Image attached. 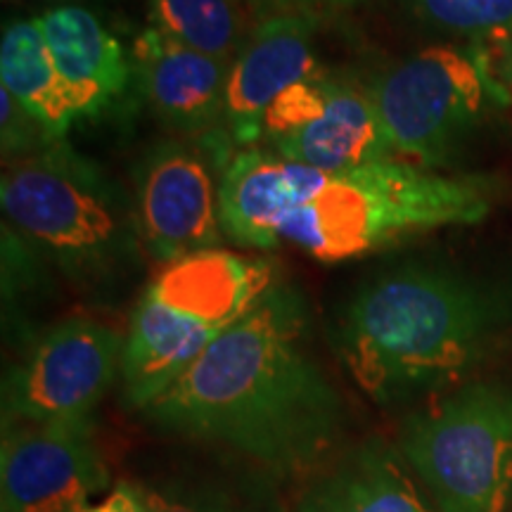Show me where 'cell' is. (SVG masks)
<instances>
[{"label":"cell","instance_id":"6da1fadb","mask_svg":"<svg viewBox=\"0 0 512 512\" xmlns=\"http://www.w3.org/2000/svg\"><path fill=\"white\" fill-rule=\"evenodd\" d=\"M143 415L174 432L256 460L278 475L320 465L344 408L309 342V306L278 283L178 375Z\"/></svg>","mask_w":512,"mask_h":512},{"label":"cell","instance_id":"7a4b0ae2","mask_svg":"<svg viewBox=\"0 0 512 512\" xmlns=\"http://www.w3.org/2000/svg\"><path fill=\"white\" fill-rule=\"evenodd\" d=\"M503 299L456 271L411 264L356 290L337 354L368 399L392 406L458 384L484 361Z\"/></svg>","mask_w":512,"mask_h":512},{"label":"cell","instance_id":"3957f363","mask_svg":"<svg viewBox=\"0 0 512 512\" xmlns=\"http://www.w3.org/2000/svg\"><path fill=\"white\" fill-rule=\"evenodd\" d=\"M494 200L486 176L437 174L396 157L344 171L304 166L302 195L278 235L280 245L339 264L413 235L475 226L491 214Z\"/></svg>","mask_w":512,"mask_h":512},{"label":"cell","instance_id":"277c9868","mask_svg":"<svg viewBox=\"0 0 512 512\" xmlns=\"http://www.w3.org/2000/svg\"><path fill=\"white\" fill-rule=\"evenodd\" d=\"M275 285L271 261L221 247L164 264L124 335L126 401L143 411Z\"/></svg>","mask_w":512,"mask_h":512},{"label":"cell","instance_id":"5b68a950","mask_svg":"<svg viewBox=\"0 0 512 512\" xmlns=\"http://www.w3.org/2000/svg\"><path fill=\"white\" fill-rule=\"evenodd\" d=\"M0 204L12 228L83 285L126 273L143 245L136 207L60 140L5 166Z\"/></svg>","mask_w":512,"mask_h":512},{"label":"cell","instance_id":"8992f818","mask_svg":"<svg viewBox=\"0 0 512 512\" xmlns=\"http://www.w3.org/2000/svg\"><path fill=\"white\" fill-rule=\"evenodd\" d=\"M403 460L441 512H505L512 503V389L472 382L403 420Z\"/></svg>","mask_w":512,"mask_h":512},{"label":"cell","instance_id":"52a82bcc","mask_svg":"<svg viewBox=\"0 0 512 512\" xmlns=\"http://www.w3.org/2000/svg\"><path fill=\"white\" fill-rule=\"evenodd\" d=\"M368 88L394 157L427 169L444 166L512 98L484 50L456 46L408 55Z\"/></svg>","mask_w":512,"mask_h":512},{"label":"cell","instance_id":"ba28073f","mask_svg":"<svg viewBox=\"0 0 512 512\" xmlns=\"http://www.w3.org/2000/svg\"><path fill=\"white\" fill-rule=\"evenodd\" d=\"M124 337L93 318H67L31 342L3 384V422L91 420L121 373Z\"/></svg>","mask_w":512,"mask_h":512},{"label":"cell","instance_id":"9c48e42d","mask_svg":"<svg viewBox=\"0 0 512 512\" xmlns=\"http://www.w3.org/2000/svg\"><path fill=\"white\" fill-rule=\"evenodd\" d=\"M110 486L91 420L3 422V512H79Z\"/></svg>","mask_w":512,"mask_h":512},{"label":"cell","instance_id":"30bf717a","mask_svg":"<svg viewBox=\"0 0 512 512\" xmlns=\"http://www.w3.org/2000/svg\"><path fill=\"white\" fill-rule=\"evenodd\" d=\"M136 214L143 247L162 264L223 238L219 183L200 152L178 143L155 147L140 164Z\"/></svg>","mask_w":512,"mask_h":512},{"label":"cell","instance_id":"8fae6325","mask_svg":"<svg viewBox=\"0 0 512 512\" xmlns=\"http://www.w3.org/2000/svg\"><path fill=\"white\" fill-rule=\"evenodd\" d=\"M131 64L159 119L207 147L230 143L226 131L230 62L185 48L147 27L133 41Z\"/></svg>","mask_w":512,"mask_h":512},{"label":"cell","instance_id":"7c38bea8","mask_svg":"<svg viewBox=\"0 0 512 512\" xmlns=\"http://www.w3.org/2000/svg\"><path fill=\"white\" fill-rule=\"evenodd\" d=\"M316 15H268L259 19L245 48L230 64L226 131L230 143L254 147L264 138L268 107L285 88L309 79L318 67L313 48Z\"/></svg>","mask_w":512,"mask_h":512},{"label":"cell","instance_id":"4fadbf2b","mask_svg":"<svg viewBox=\"0 0 512 512\" xmlns=\"http://www.w3.org/2000/svg\"><path fill=\"white\" fill-rule=\"evenodd\" d=\"M76 117H95L124 93L133 64L91 10L60 5L38 17Z\"/></svg>","mask_w":512,"mask_h":512},{"label":"cell","instance_id":"5bb4252c","mask_svg":"<svg viewBox=\"0 0 512 512\" xmlns=\"http://www.w3.org/2000/svg\"><path fill=\"white\" fill-rule=\"evenodd\" d=\"M271 147L287 162L320 171H344L394 159L370 88L332 76L323 117Z\"/></svg>","mask_w":512,"mask_h":512},{"label":"cell","instance_id":"9a60e30c","mask_svg":"<svg viewBox=\"0 0 512 512\" xmlns=\"http://www.w3.org/2000/svg\"><path fill=\"white\" fill-rule=\"evenodd\" d=\"M399 448L368 439L325 467L294 512H434Z\"/></svg>","mask_w":512,"mask_h":512},{"label":"cell","instance_id":"2e32d148","mask_svg":"<svg viewBox=\"0 0 512 512\" xmlns=\"http://www.w3.org/2000/svg\"><path fill=\"white\" fill-rule=\"evenodd\" d=\"M219 207L223 235L235 245L278 249L287 211V159L259 147L235 152L221 171Z\"/></svg>","mask_w":512,"mask_h":512},{"label":"cell","instance_id":"e0dca14e","mask_svg":"<svg viewBox=\"0 0 512 512\" xmlns=\"http://www.w3.org/2000/svg\"><path fill=\"white\" fill-rule=\"evenodd\" d=\"M0 81L3 91L41 124L50 140H62L79 119L38 17L5 24L0 41Z\"/></svg>","mask_w":512,"mask_h":512},{"label":"cell","instance_id":"ac0fdd59","mask_svg":"<svg viewBox=\"0 0 512 512\" xmlns=\"http://www.w3.org/2000/svg\"><path fill=\"white\" fill-rule=\"evenodd\" d=\"M147 17L159 34L230 64L261 19L252 0H147Z\"/></svg>","mask_w":512,"mask_h":512},{"label":"cell","instance_id":"d6986e66","mask_svg":"<svg viewBox=\"0 0 512 512\" xmlns=\"http://www.w3.org/2000/svg\"><path fill=\"white\" fill-rule=\"evenodd\" d=\"M422 22L472 41L512 43V0H403Z\"/></svg>","mask_w":512,"mask_h":512},{"label":"cell","instance_id":"ffe728a7","mask_svg":"<svg viewBox=\"0 0 512 512\" xmlns=\"http://www.w3.org/2000/svg\"><path fill=\"white\" fill-rule=\"evenodd\" d=\"M328 81L330 76L320 69L309 79L285 88L273 100L264 119V138L268 143H278L323 117L328 107Z\"/></svg>","mask_w":512,"mask_h":512},{"label":"cell","instance_id":"44dd1931","mask_svg":"<svg viewBox=\"0 0 512 512\" xmlns=\"http://www.w3.org/2000/svg\"><path fill=\"white\" fill-rule=\"evenodd\" d=\"M140 491L150 512H278L273 503L261 501L256 491H233L223 486Z\"/></svg>","mask_w":512,"mask_h":512},{"label":"cell","instance_id":"7402d4cb","mask_svg":"<svg viewBox=\"0 0 512 512\" xmlns=\"http://www.w3.org/2000/svg\"><path fill=\"white\" fill-rule=\"evenodd\" d=\"M3 102V155L5 162H15L19 157H27L31 152L41 150L43 145H36L38 138L50 140L41 124L24 110L10 93H0Z\"/></svg>","mask_w":512,"mask_h":512},{"label":"cell","instance_id":"603a6c76","mask_svg":"<svg viewBox=\"0 0 512 512\" xmlns=\"http://www.w3.org/2000/svg\"><path fill=\"white\" fill-rule=\"evenodd\" d=\"M354 3L358 0H252L261 19L268 15H313L318 10L349 8Z\"/></svg>","mask_w":512,"mask_h":512},{"label":"cell","instance_id":"cb8c5ba5","mask_svg":"<svg viewBox=\"0 0 512 512\" xmlns=\"http://www.w3.org/2000/svg\"><path fill=\"white\" fill-rule=\"evenodd\" d=\"M79 512H150L147 510L143 491L131 484H119L105 498L95 501Z\"/></svg>","mask_w":512,"mask_h":512},{"label":"cell","instance_id":"d4e9b609","mask_svg":"<svg viewBox=\"0 0 512 512\" xmlns=\"http://www.w3.org/2000/svg\"><path fill=\"white\" fill-rule=\"evenodd\" d=\"M496 69H498V76H501L503 83L510 88V93H512V43L510 46H505L503 57H501V62L496 64Z\"/></svg>","mask_w":512,"mask_h":512}]
</instances>
